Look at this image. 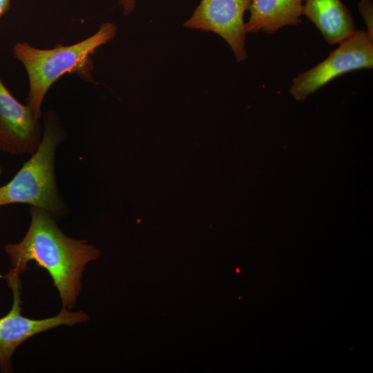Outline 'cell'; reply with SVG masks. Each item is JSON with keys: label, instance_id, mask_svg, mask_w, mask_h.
<instances>
[{"label": "cell", "instance_id": "8", "mask_svg": "<svg viewBox=\"0 0 373 373\" xmlns=\"http://www.w3.org/2000/svg\"><path fill=\"white\" fill-rule=\"evenodd\" d=\"M304 15L329 44H339L354 32V21L341 0H305Z\"/></svg>", "mask_w": 373, "mask_h": 373}, {"label": "cell", "instance_id": "10", "mask_svg": "<svg viewBox=\"0 0 373 373\" xmlns=\"http://www.w3.org/2000/svg\"><path fill=\"white\" fill-rule=\"evenodd\" d=\"M358 9L366 26L367 33L373 39V7L371 0H361Z\"/></svg>", "mask_w": 373, "mask_h": 373}, {"label": "cell", "instance_id": "9", "mask_svg": "<svg viewBox=\"0 0 373 373\" xmlns=\"http://www.w3.org/2000/svg\"><path fill=\"white\" fill-rule=\"evenodd\" d=\"M305 0H251L246 33L271 35L288 26L301 23Z\"/></svg>", "mask_w": 373, "mask_h": 373}, {"label": "cell", "instance_id": "5", "mask_svg": "<svg viewBox=\"0 0 373 373\" xmlns=\"http://www.w3.org/2000/svg\"><path fill=\"white\" fill-rule=\"evenodd\" d=\"M372 68L373 39L363 30H355L324 61L296 77L289 92L296 100H304L345 73Z\"/></svg>", "mask_w": 373, "mask_h": 373}, {"label": "cell", "instance_id": "1", "mask_svg": "<svg viewBox=\"0 0 373 373\" xmlns=\"http://www.w3.org/2000/svg\"><path fill=\"white\" fill-rule=\"evenodd\" d=\"M30 224L22 240L4 249L20 274L30 261L45 269L57 289L63 307L71 309L82 288L86 265L98 258L99 250L84 240L66 236L46 211L30 207Z\"/></svg>", "mask_w": 373, "mask_h": 373}, {"label": "cell", "instance_id": "11", "mask_svg": "<svg viewBox=\"0 0 373 373\" xmlns=\"http://www.w3.org/2000/svg\"><path fill=\"white\" fill-rule=\"evenodd\" d=\"M119 4L122 6L124 15L127 16L134 10L135 0H120Z\"/></svg>", "mask_w": 373, "mask_h": 373}, {"label": "cell", "instance_id": "12", "mask_svg": "<svg viewBox=\"0 0 373 373\" xmlns=\"http://www.w3.org/2000/svg\"><path fill=\"white\" fill-rule=\"evenodd\" d=\"M10 0H0V19L9 10Z\"/></svg>", "mask_w": 373, "mask_h": 373}, {"label": "cell", "instance_id": "3", "mask_svg": "<svg viewBox=\"0 0 373 373\" xmlns=\"http://www.w3.org/2000/svg\"><path fill=\"white\" fill-rule=\"evenodd\" d=\"M42 117L40 144L13 178L0 186V207L27 204L46 211L54 218L62 217L68 209L57 184L55 155L57 147L66 138V132L54 111L45 112Z\"/></svg>", "mask_w": 373, "mask_h": 373}, {"label": "cell", "instance_id": "13", "mask_svg": "<svg viewBox=\"0 0 373 373\" xmlns=\"http://www.w3.org/2000/svg\"><path fill=\"white\" fill-rule=\"evenodd\" d=\"M2 173H3V168L1 165L0 164V175L2 174Z\"/></svg>", "mask_w": 373, "mask_h": 373}, {"label": "cell", "instance_id": "4", "mask_svg": "<svg viewBox=\"0 0 373 373\" xmlns=\"http://www.w3.org/2000/svg\"><path fill=\"white\" fill-rule=\"evenodd\" d=\"M20 273L12 269L4 277L12 290L10 311L0 318V370L12 372L11 358L17 348L32 336L60 325L73 326L86 322L89 316L82 311L70 312L63 307L60 312L44 319H32L21 314Z\"/></svg>", "mask_w": 373, "mask_h": 373}, {"label": "cell", "instance_id": "6", "mask_svg": "<svg viewBox=\"0 0 373 373\" xmlns=\"http://www.w3.org/2000/svg\"><path fill=\"white\" fill-rule=\"evenodd\" d=\"M251 0H201L184 26L213 32L223 38L238 62L247 58L244 15Z\"/></svg>", "mask_w": 373, "mask_h": 373}, {"label": "cell", "instance_id": "7", "mask_svg": "<svg viewBox=\"0 0 373 373\" xmlns=\"http://www.w3.org/2000/svg\"><path fill=\"white\" fill-rule=\"evenodd\" d=\"M42 134L40 118L19 102L0 79V151L12 155H32Z\"/></svg>", "mask_w": 373, "mask_h": 373}, {"label": "cell", "instance_id": "2", "mask_svg": "<svg viewBox=\"0 0 373 373\" xmlns=\"http://www.w3.org/2000/svg\"><path fill=\"white\" fill-rule=\"evenodd\" d=\"M116 32L115 24L105 22L94 35L70 46L39 49L26 41L14 45L12 55L23 66L28 77L27 106L37 117L41 118L44 99L61 76L75 75L83 81L93 82L92 55L99 47L112 41Z\"/></svg>", "mask_w": 373, "mask_h": 373}]
</instances>
